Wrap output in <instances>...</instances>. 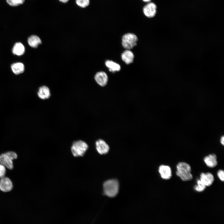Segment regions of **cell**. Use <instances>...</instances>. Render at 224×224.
<instances>
[{"label":"cell","mask_w":224,"mask_h":224,"mask_svg":"<svg viewBox=\"0 0 224 224\" xmlns=\"http://www.w3.org/2000/svg\"><path fill=\"white\" fill-rule=\"evenodd\" d=\"M176 175L184 181L190 180L193 178L190 165L184 162H180L176 166Z\"/></svg>","instance_id":"cell-1"},{"label":"cell","mask_w":224,"mask_h":224,"mask_svg":"<svg viewBox=\"0 0 224 224\" xmlns=\"http://www.w3.org/2000/svg\"><path fill=\"white\" fill-rule=\"evenodd\" d=\"M104 194L110 197H113L117 194L119 189V183L115 179L108 180L103 185Z\"/></svg>","instance_id":"cell-2"},{"label":"cell","mask_w":224,"mask_h":224,"mask_svg":"<svg viewBox=\"0 0 224 224\" xmlns=\"http://www.w3.org/2000/svg\"><path fill=\"white\" fill-rule=\"evenodd\" d=\"M88 147L87 143L82 140L74 142L71 147V151L75 157L83 156L85 153Z\"/></svg>","instance_id":"cell-3"},{"label":"cell","mask_w":224,"mask_h":224,"mask_svg":"<svg viewBox=\"0 0 224 224\" xmlns=\"http://www.w3.org/2000/svg\"><path fill=\"white\" fill-rule=\"evenodd\" d=\"M122 40L123 47L126 49L130 50L137 45L138 38L134 34L128 33L123 36Z\"/></svg>","instance_id":"cell-4"},{"label":"cell","mask_w":224,"mask_h":224,"mask_svg":"<svg viewBox=\"0 0 224 224\" xmlns=\"http://www.w3.org/2000/svg\"><path fill=\"white\" fill-rule=\"evenodd\" d=\"M96 148L98 153L100 154H106L109 150V147L103 139H99L95 142Z\"/></svg>","instance_id":"cell-5"},{"label":"cell","mask_w":224,"mask_h":224,"mask_svg":"<svg viewBox=\"0 0 224 224\" xmlns=\"http://www.w3.org/2000/svg\"><path fill=\"white\" fill-rule=\"evenodd\" d=\"M94 79L97 84L102 87L106 85L108 81L107 74L103 71L97 72L95 75Z\"/></svg>","instance_id":"cell-6"},{"label":"cell","mask_w":224,"mask_h":224,"mask_svg":"<svg viewBox=\"0 0 224 224\" xmlns=\"http://www.w3.org/2000/svg\"><path fill=\"white\" fill-rule=\"evenodd\" d=\"M12 183L10 180L7 177H3L0 180V189L4 192L10 191L12 189Z\"/></svg>","instance_id":"cell-7"},{"label":"cell","mask_w":224,"mask_h":224,"mask_svg":"<svg viewBox=\"0 0 224 224\" xmlns=\"http://www.w3.org/2000/svg\"><path fill=\"white\" fill-rule=\"evenodd\" d=\"M156 6L153 3L150 2L145 5L143 8L145 15L148 17H154L156 14Z\"/></svg>","instance_id":"cell-8"},{"label":"cell","mask_w":224,"mask_h":224,"mask_svg":"<svg viewBox=\"0 0 224 224\" xmlns=\"http://www.w3.org/2000/svg\"><path fill=\"white\" fill-rule=\"evenodd\" d=\"M159 172L161 177L164 179L168 180L171 177V169L168 166L164 165L160 166L159 168Z\"/></svg>","instance_id":"cell-9"},{"label":"cell","mask_w":224,"mask_h":224,"mask_svg":"<svg viewBox=\"0 0 224 224\" xmlns=\"http://www.w3.org/2000/svg\"><path fill=\"white\" fill-rule=\"evenodd\" d=\"M38 97L42 100L49 99L51 96V92L49 88L46 86H43L40 87L37 92Z\"/></svg>","instance_id":"cell-10"},{"label":"cell","mask_w":224,"mask_h":224,"mask_svg":"<svg viewBox=\"0 0 224 224\" xmlns=\"http://www.w3.org/2000/svg\"><path fill=\"white\" fill-rule=\"evenodd\" d=\"M200 180L206 186H209L212 184L214 180V178L210 173H202L200 175Z\"/></svg>","instance_id":"cell-11"},{"label":"cell","mask_w":224,"mask_h":224,"mask_svg":"<svg viewBox=\"0 0 224 224\" xmlns=\"http://www.w3.org/2000/svg\"><path fill=\"white\" fill-rule=\"evenodd\" d=\"M204 161L206 165L209 167H214L217 164V156L214 154L209 155L205 157Z\"/></svg>","instance_id":"cell-12"},{"label":"cell","mask_w":224,"mask_h":224,"mask_svg":"<svg viewBox=\"0 0 224 224\" xmlns=\"http://www.w3.org/2000/svg\"><path fill=\"white\" fill-rule=\"evenodd\" d=\"M0 164L10 170L13 168V164L12 160L5 153L0 155Z\"/></svg>","instance_id":"cell-13"},{"label":"cell","mask_w":224,"mask_h":224,"mask_svg":"<svg viewBox=\"0 0 224 224\" xmlns=\"http://www.w3.org/2000/svg\"><path fill=\"white\" fill-rule=\"evenodd\" d=\"M121 56L123 61L127 64H130L133 62L134 54L130 50L126 49L124 51Z\"/></svg>","instance_id":"cell-14"},{"label":"cell","mask_w":224,"mask_h":224,"mask_svg":"<svg viewBox=\"0 0 224 224\" xmlns=\"http://www.w3.org/2000/svg\"><path fill=\"white\" fill-rule=\"evenodd\" d=\"M29 45L33 48H37L39 45L42 43L40 38L36 35H32L30 36L28 39Z\"/></svg>","instance_id":"cell-15"},{"label":"cell","mask_w":224,"mask_h":224,"mask_svg":"<svg viewBox=\"0 0 224 224\" xmlns=\"http://www.w3.org/2000/svg\"><path fill=\"white\" fill-rule=\"evenodd\" d=\"M25 51V48L21 42H17L14 45L12 52L13 53L17 56L23 55Z\"/></svg>","instance_id":"cell-16"},{"label":"cell","mask_w":224,"mask_h":224,"mask_svg":"<svg viewBox=\"0 0 224 224\" xmlns=\"http://www.w3.org/2000/svg\"><path fill=\"white\" fill-rule=\"evenodd\" d=\"M11 68L13 72L16 75L22 73L25 69L24 64L20 62L12 64L11 65Z\"/></svg>","instance_id":"cell-17"},{"label":"cell","mask_w":224,"mask_h":224,"mask_svg":"<svg viewBox=\"0 0 224 224\" xmlns=\"http://www.w3.org/2000/svg\"><path fill=\"white\" fill-rule=\"evenodd\" d=\"M105 65L109 68V70L112 72L119 71L121 68L120 65L112 61L107 60L105 62Z\"/></svg>","instance_id":"cell-18"},{"label":"cell","mask_w":224,"mask_h":224,"mask_svg":"<svg viewBox=\"0 0 224 224\" xmlns=\"http://www.w3.org/2000/svg\"><path fill=\"white\" fill-rule=\"evenodd\" d=\"M197 184L194 186V189L198 192L204 191L206 187L205 185L200 180H197Z\"/></svg>","instance_id":"cell-19"},{"label":"cell","mask_w":224,"mask_h":224,"mask_svg":"<svg viewBox=\"0 0 224 224\" xmlns=\"http://www.w3.org/2000/svg\"><path fill=\"white\" fill-rule=\"evenodd\" d=\"M6 1L10 5L15 7L23 4L25 0H6Z\"/></svg>","instance_id":"cell-20"},{"label":"cell","mask_w":224,"mask_h":224,"mask_svg":"<svg viewBox=\"0 0 224 224\" xmlns=\"http://www.w3.org/2000/svg\"><path fill=\"white\" fill-rule=\"evenodd\" d=\"M76 2L77 5L82 8L87 7L90 3L89 0H76Z\"/></svg>","instance_id":"cell-21"},{"label":"cell","mask_w":224,"mask_h":224,"mask_svg":"<svg viewBox=\"0 0 224 224\" xmlns=\"http://www.w3.org/2000/svg\"><path fill=\"white\" fill-rule=\"evenodd\" d=\"M5 153L12 160L16 159L17 157L16 153L13 152H7Z\"/></svg>","instance_id":"cell-22"},{"label":"cell","mask_w":224,"mask_h":224,"mask_svg":"<svg viewBox=\"0 0 224 224\" xmlns=\"http://www.w3.org/2000/svg\"><path fill=\"white\" fill-rule=\"evenodd\" d=\"M218 177L220 180L223 182L224 180V171L222 170H219L217 173Z\"/></svg>","instance_id":"cell-23"},{"label":"cell","mask_w":224,"mask_h":224,"mask_svg":"<svg viewBox=\"0 0 224 224\" xmlns=\"http://www.w3.org/2000/svg\"><path fill=\"white\" fill-rule=\"evenodd\" d=\"M6 172V169L5 166L0 164V178L4 177Z\"/></svg>","instance_id":"cell-24"},{"label":"cell","mask_w":224,"mask_h":224,"mask_svg":"<svg viewBox=\"0 0 224 224\" xmlns=\"http://www.w3.org/2000/svg\"><path fill=\"white\" fill-rule=\"evenodd\" d=\"M220 142L222 145H224V137L223 136H222L221 137L220 139Z\"/></svg>","instance_id":"cell-25"},{"label":"cell","mask_w":224,"mask_h":224,"mask_svg":"<svg viewBox=\"0 0 224 224\" xmlns=\"http://www.w3.org/2000/svg\"><path fill=\"white\" fill-rule=\"evenodd\" d=\"M60 2L63 3H66L69 0H59Z\"/></svg>","instance_id":"cell-26"},{"label":"cell","mask_w":224,"mask_h":224,"mask_svg":"<svg viewBox=\"0 0 224 224\" xmlns=\"http://www.w3.org/2000/svg\"><path fill=\"white\" fill-rule=\"evenodd\" d=\"M142 0L145 2H149L151 1V0Z\"/></svg>","instance_id":"cell-27"}]
</instances>
